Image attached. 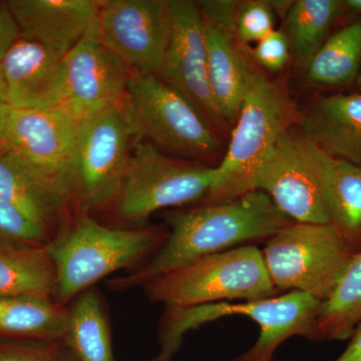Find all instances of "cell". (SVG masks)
<instances>
[{"mask_svg": "<svg viewBox=\"0 0 361 361\" xmlns=\"http://www.w3.org/2000/svg\"><path fill=\"white\" fill-rule=\"evenodd\" d=\"M164 219L169 234L163 245L139 267L109 279L106 286L111 290L142 287L206 256L268 240L293 222L261 191L248 192L222 203L169 211Z\"/></svg>", "mask_w": 361, "mask_h": 361, "instance_id": "obj_1", "label": "cell"}, {"mask_svg": "<svg viewBox=\"0 0 361 361\" xmlns=\"http://www.w3.org/2000/svg\"><path fill=\"white\" fill-rule=\"evenodd\" d=\"M159 226L122 228L78 218L47 244L56 270L54 299L68 306L116 271L139 267L168 238Z\"/></svg>", "mask_w": 361, "mask_h": 361, "instance_id": "obj_2", "label": "cell"}, {"mask_svg": "<svg viewBox=\"0 0 361 361\" xmlns=\"http://www.w3.org/2000/svg\"><path fill=\"white\" fill-rule=\"evenodd\" d=\"M322 301L299 291L261 300L216 302L170 308L161 315L158 330L161 351L149 361H173L185 334L226 316L243 315L260 326L257 342L234 361H271L278 346L292 336L318 341L316 320Z\"/></svg>", "mask_w": 361, "mask_h": 361, "instance_id": "obj_3", "label": "cell"}, {"mask_svg": "<svg viewBox=\"0 0 361 361\" xmlns=\"http://www.w3.org/2000/svg\"><path fill=\"white\" fill-rule=\"evenodd\" d=\"M295 110L279 85L252 73L238 118L210 191L201 204L222 203L251 192L252 180L275 145L291 129Z\"/></svg>", "mask_w": 361, "mask_h": 361, "instance_id": "obj_4", "label": "cell"}, {"mask_svg": "<svg viewBox=\"0 0 361 361\" xmlns=\"http://www.w3.org/2000/svg\"><path fill=\"white\" fill-rule=\"evenodd\" d=\"M133 140L197 161L224 155L217 132L200 111L158 75L133 73L118 106ZM223 157V156H222Z\"/></svg>", "mask_w": 361, "mask_h": 361, "instance_id": "obj_5", "label": "cell"}, {"mask_svg": "<svg viewBox=\"0 0 361 361\" xmlns=\"http://www.w3.org/2000/svg\"><path fill=\"white\" fill-rule=\"evenodd\" d=\"M151 302L166 310L203 304L271 298L278 293L271 281L262 252L244 245L206 256L142 285Z\"/></svg>", "mask_w": 361, "mask_h": 361, "instance_id": "obj_6", "label": "cell"}, {"mask_svg": "<svg viewBox=\"0 0 361 361\" xmlns=\"http://www.w3.org/2000/svg\"><path fill=\"white\" fill-rule=\"evenodd\" d=\"M215 176V167L172 158L148 142L133 140L122 188L110 212L122 228L144 227L158 211L203 202Z\"/></svg>", "mask_w": 361, "mask_h": 361, "instance_id": "obj_7", "label": "cell"}, {"mask_svg": "<svg viewBox=\"0 0 361 361\" xmlns=\"http://www.w3.org/2000/svg\"><path fill=\"white\" fill-rule=\"evenodd\" d=\"M263 261L279 290L329 298L355 252L331 224L292 222L266 242Z\"/></svg>", "mask_w": 361, "mask_h": 361, "instance_id": "obj_8", "label": "cell"}, {"mask_svg": "<svg viewBox=\"0 0 361 361\" xmlns=\"http://www.w3.org/2000/svg\"><path fill=\"white\" fill-rule=\"evenodd\" d=\"M132 145L118 106L82 123L73 168L78 217L110 212L122 188Z\"/></svg>", "mask_w": 361, "mask_h": 361, "instance_id": "obj_9", "label": "cell"}, {"mask_svg": "<svg viewBox=\"0 0 361 361\" xmlns=\"http://www.w3.org/2000/svg\"><path fill=\"white\" fill-rule=\"evenodd\" d=\"M82 123L63 106L11 109L1 144L75 206L73 168ZM80 218V217H78Z\"/></svg>", "mask_w": 361, "mask_h": 361, "instance_id": "obj_10", "label": "cell"}, {"mask_svg": "<svg viewBox=\"0 0 361 361\" xmlns=\"http://www.w3.org/2000/svg\"><path fill=\"white\" fill-rule=\"evenodd\" d=\"M102 39L130 75H160L170 42V0H104L99 18Z\"/></svg>", "mask_w": 361, "mask_h": 361, "instance_id": "obj_11", "label": "cell"}, {"mask_svg": "<svg viewBox=\"0 0 361 361\" xmlns=\"http://www.w3.org/2000/svg\"><path fill=\"white\" fill-rule=\"evenodd\" d=\"M130 73L104 44L97 20L63 58L65 106L80 123L122 103Z\"/></svg>", "mask_w": 361, "mask_h": 361, "instance_id": "obj_12", "label": "cell"}, {"mask_svg": "<svg viewBox=\"0 0 361 361\" xmlns=\"http://www.w3.org/2000/svg\"><path fill=\"white\" fill-rule=\"evenodd\" d=\"M293 222L330 224L319 179L302 135L287 130L252 180Z\"/></svg>", "mask_w": 361, "mask_h": 361, "instance_id": "obj_13", "label": "cell"}, {"mask_svg": "<svg viewBox=\"0 0 361 361\" xmlns=\"http://www.w3.org/2000/svg\"><path fill=\"white\" fill-rule=\"evenodd\" d=\"M172 30L160 77L186 97L217 130L228 123L221 116L208 77L205 28L198 4L170 0Z\"/></svg>", "mask_w": 361, "mask_h": 361, "instance_id": "obj_14", "label": "cell"}, {"mask_svg": "<svg viewBox=\"0 0 361 361\" xmlns=\"http://www.w3.org/2000/svg\"><path fill=\"white\" fill-rule=\"evenodd\" d=\"M239 2L206 0L198 2L205 28L208 77L221 116L234 125L253 71L235 30Z\"/></svg>", "mask_w": 361, "mask_h": 361, "instance_id": "obj_15", "label": "cell"}, {"mask_svg": "<svg viewBox=\"0 0 361 361\" xmlns=\"http://www.w3.org/2000/svg\"><path fill=\"white\" fill-rule=\"evenodd\" d=\"M63 58L39 42L18 35L0 63V82L11 108L61 104Z\"/></svg>", "mask_w": 361, "mask_h": 361, "instance_id": "obj_16", "label": "cell"}, {"mask_svg": "<svg viewBox=\"0 0 361 361\" xmlns=\"http://www.w3.org/2000/svg\"><path fill=\"white\" fill-rule=\"evenodd\" d=\"M20 35L66 56L99 18L97 0H9Z\"/></svg>", "mask_w": 361, "mask_h": 361, "instance_id": "obj_17", "label": "cell"}, {"mask_svg": "<svg viewBox=\"0 0 361 361\" xmlns=\"http://www.w3.org/2000/svg\"><path fill=\"white\" fill-rule=\"evenodd\" d=\"M0 198L44 230L51 242L78 219L61 194L0 144Z\"/></svg>", "mask_w": 361, "mask_h": 361, "instance_id": "obj_18", "label": "cell"}, {"mask_svg": "<svg viewBox=\"0 0 361 361\" xmlns=\"http://www.w3.org/2000/svg\"><path fill=\"white\" fill-rule=\"evenodd\" d=\"M300 129L323 153L361 166V92L318 97L302 116Z\"/></svg>", "mask_w": 361, "mask_h": 361, "instance_id": "obj_19", "label": "cell"}, {"mask_svg": "<svg viewBox=\"0 0 361 361\" xmlns=\"http://www.w3.org/2000/svg\"><path fill=\"white\" fill-rule=\"evenodd\" d=\"M306 142L322 186L329 223L351 250L360 252L361 166L330 157Z\"/></svg>", "mask_w": 361, "mask_h": 361, "instance_id": "obj_20", "label": "cell"}, {"mask_svg": "<svg viewBox=\"0 0 361 361\" xmlns=\"http://www.w3.org/2000/svg\"><path fill=\"white\" fill-rule=\"evenodd\" d=\"M70 305L52 297H0V338L59 341L66 337Z\"/></svg>", "mask_w": 361, "mask_h": 361, "instance_id": "obj_21", "label": "cell"}, {"mask_svg": "<svg viewBox=\"0 0 361 361\" xmlns=\"http://www.w3.org/2000/svg\"><path fill=\"white\" fill-rule=\"evenodd\" d=\"M56 270L47 246L0 248V297H52Z\"/></svg>", "mask_w": 361, "mask_h": 361, "instance_id": "obj_22", "label": "cell"}, {"mask_svg": "<svg viewBox=\"0 0 361 361\" xmlns=\"http://www.w3.org/2000/svg\"><path fill=\"white\" fill-rule=\"evenodd\" d=\"M65 341L80 361H115L108 312L96 287L70 304Z\"/></svg>", "mask_w": 361, "mask_h": 361, "instance_id": "obj_23", "label": "cell"}, {"mask_svg": "<svg viewBox=\"0 0 361 361\" xmlns=\"http://www.w3.org/2000/svg\"><path fill=\"white\" fill-rule=\"evenodd\" d=\"M361 323V251L353 254L316 320L318 341L350 338Z\"/></svg>", "mask_w": 361, "mask_h": 361, "instance_id": "obj_24", "label": "cell"}, {"mask_svg": "<svg viewBox=\"0 0 361 361\" xmlns=\"http://www.w3.org/2000/svg\"><path fill=\"white\" fill-rule=\"evenodd\" d=\"M360 68L361 20H358L327 37L306 71L313 84L339 87L357 80Z\"/></svg>", "mask_w": 361, "mask_h": 361, "instance_id": "obj_25", "label": "cell"}, {"mask_svg": "<svg viewBox=\"0 0 361 361\" xmlns=\"http://www.w3.org/2000/svg\"><path fill=\"white\" fill-rule=\"evenodd\" d=\"M338 0H297L285 16L287 37L297 63L307 68L311 59L329 37L330 28L344 11Z\"/></svg>", "mask_w": 361, "mask_h": 361, "instance_id": "obj_26", "label": "cell"}, {"mask_svg": "<svg viewBox=\"0 0 361 361\" xmlns=\"http://www.w3.org/2000/svg\"><path fill=\"white\" fill-rule=\"evenodd\" d=\"M49 242L51 240L42 228L0 198V248L47 246Z\"/></svg>", "mask_w": 361, "mask_h": 361, "instance_id": "obj_27", "label": "cell"}, {"mask_svg": "<svg viewBox=\"0 0 361 361\" xmlns=\"http://www.w3.org/2000/svg\"><path fill=\"white\" fill-rule=\"evenodd\" d=\"M0 361H80L65 338L16 341L0 338Z\"/></svg>", "mask_w": 361, "mask_h": 361, "instance_id": "obj_28", "label": "cell"}, {"mask_svg": "<svg viewBox=\"0 0 361 361\" xmlns=\"http://www.w3.org/2000/svg\"><path fill=\"white\" fill-rule=\"evenodd\" d=\"M235 30L239 42L245 47L251 42L257 44L274 28V13L269 2L249 0L239 2L235 18Z\"/></svg>", "mask_w": 361, "mask_h": 361, "instance_id": "obj_29", "label": "cell"}, {"mask_svg": "<svg viewBox=\"0 0 361 361\" xmlns=\"http://www.w3.org/2000/svg\"><path fill=\"white\" fill-rule=\"evenodd\" d=\"M291 45L283 30H273L264 39L256 44L251 54L253 59L266 70H283L290 61Z\"/></svg>", "mask_w": 361, "mask_h": 361, "instance_id": "obj_30", "label": "cell"}, {"mask_svg": "<svg viewBox=\"0 0 361 361\" xmlns=\"http://www.w3.org/2000/svg\"><path fill=\"white\" fill-rule=\"evenodd\" d=\"M18 35L20 30L6 2L0 4V63Z\"/></svg>", "mask_w": 361, "mask_h": 361, "instance_id": "obj_31", "label": "cell"}, {"mask_svg": "<svg viewBox=\"0 0 361 361\" xmlns=\"http://www.w3.org/2000/svg\"><path fill=\"white\" fill-rule=\"evenodd\" d=\"M350 338L348 348L336 361H361V323Z\"/></svg>", "mask_w": 361, "mask_h": 361, "instance_id": "obj_32", "label": "cell"}, {"mask_svg": "<svg viewBox=\"0 0 361 361\" xmlns=\"http://www.w3.org/2000/svg\"><path fill=\"white\" fill-rule=\"evenodd\" d=\"M11 110V106L7 103L6 94H4V89H2L1 82H0V144L4 139L7 121H8Z\"/></svg>", "mask_w": 361, "mask_h": 361, "instance_id": "obj_33", "label": "cell"}, {"mask_svg": "<svg viewBox=\"0 0 361 361\" xmlns=\"http://www.w3.org/2000/svg\"><path fill=\"white\" fill-rule=\"evenodd\" d=\"M269 2L271 8L273 13H278L285 18V16L288 13L289 9L293 4V1H283V0H274V1Z\"/></svg>", "mask_w": 361, "mask_h": 361, "instance_id": "obj_34", "label": "cell"}, {"mask_svg": "<svg viewBox=\"0 0 361 361\" xmlns=\"http://www.w3.org/2000/svg\"><path fill=\"white\" fill-rule=\"evenodd\" d=\"M344 8L353 13L361 14V0H345L343 1Z\"/></svg>", "mask_w": 361, "mask_h": 361, "instance_id": "obj_35", "label": "cell"}, {"mask_svg": "<svg viewBox=\"0 0 361 361\" xmlns=\"http://www.w3.org/2000/svg\"><path fill=\"white\" fill-rule=\"evenodd\" d=\"M357 82H358V85H360V87L361 90V68H360V75H358V78H357Z\"/></svg>", "mask_w": 361, "mask_h": 361, "instance_id": "obj_36", "label": "cell"}]
</instances>
